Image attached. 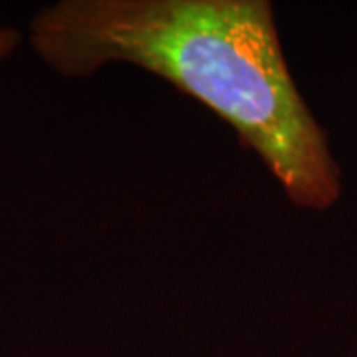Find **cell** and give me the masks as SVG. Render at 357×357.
I'll list each match as a JSON object with an SVG mask.
<instances>
[{"mask_svg": "<svg viewBox=\"0 0 357 357\" xmlns=\"http://www.w3.org/2000/svg\"><path fill=\"white\" fill-rule=\"evenodd\" d=\"M26 42L68 79L117 64L161 77L222 119L296 208L324 213L342 197V167L270 0H58L30 18Z\"/></svg>", "mask_w": 357, "mask_h": 357, "instance_id": "obj_1", "label": "cell"}, {"mask_svg": "<svg viewBox=\"0 0 357 357\" xmlns=\"http://www.w3.org/2000/svg\"><path fill=\"white\" fill-rule=\"evenodd\" d=\"M24 40V34L18 28L0 24V66L6 64L20 50Z\"/></svg>", "mask_w": 357, "mask_h": 357, "instance_id": "obj_2", "label": "cell"}]
</instances>
